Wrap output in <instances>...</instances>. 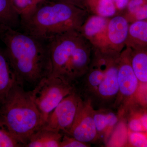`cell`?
I'll return each mask as SVG.
<instances>
[{"label": "cell", "instance_id": "6da1fadb", "mask_svg": "<svg viewBox=\"0 0 147 147\" xmlns=\"http://www.w3.org/2000/svg\"><path fill=\"white\" fill-rule=\"evenodd\" d=\"M0 37L21 84L36 86L51 75L52 63L47 42L9 28H0Z\"/></svg>", "mask_w": 147, "mask_h": 147}, {"label": "cell", "instance_id": "7a4b0ae2", "mask_svg": "<svg viewBox=\"0 0 147 147\" xmlns=\"http://www.w3.org/2000/svg\"><path fill=\"white\" fill-rule=\"evenodd\" d=\"M91 11L58 1L38 3L29 13L21 16L23 32L48 42L67 32L79 30Z\"/></svg>", "mask_w": 147, "mask_h": 147}, {"label": "cell", "instance_id": "3957f363", "mask_svg": "<svg viewBox=\"0 0 147 147\" xmlns=\"http://www.w3.org/2000/svg\"><path fill=\"white\" fill-rule=\"evenodd\" d=\"M47 43L52 63L50 75L72 84L86 75L93 46L79 30L60 35Z\"/></svg>", "mask_w": 147, "mask_h": 147}, {"label": "cell", "instance_id": "277c9868", "mask_svg": "<svg viewBox=\"0 0 147 147\" xmlns=\"http://www.w3.org/2000/svg\"><path fill=\"white\" fill-rule=\"evenodd\" d=\"M0 117L24 146L31 136L43 126L40 113L30 92L26 91L19 82L0 106Z\"/></svg>", "mask_w": 147, "mask_h": 147}, {"label": "cell", "instance_id": "5b68a950", "mask_svg": "<svg viewBox=\"0 0 147 147\" xmlns=\"http://www.w3.org/2000/svg\"><path fill=\"white\" fill-rule=\"evenodd\" d=\"M30 94L38 110L43 125L53 110L64 98L74 92L72 84L50 75L42 79Z\"/></svg>", "mask_w": 147, "mask_h": 147}, {"label": "cell", "instance_id": "8992f818", "mask_svg": "<svg viewBox=\"0 0 147 147\" xmlns=\"http://www.w3.org/2000/svg\"><path fill=\"white\" fill-rule=\"evenodd\" d=\"M131 51L130 48L125 47L121 53L119 61L117 96L120 101L123 102V112L136 106L135 96L139 85L131 66Z\"/></svg>", "mask_w": 147, "mask_h": 147}, {"label": "cell", "instance_id": "52a82bcc", "mask_svg": "<svg viewBox=\"0 0 147 147\" xmlns=\"http://www.w3.org/2000/svg\"><path fill=\"white\" fill-rule=\"evenodd\" d=\"M82 99L75 92L64 98L51 113L41 128L67 134L72 126Z\"/></svg>", "mask_w": 147, "mask_h": 147}, {"label": "cell", "instance_id": "ba28073f", "mask_svg": "<svg viewBox=\"0 0 147 147\" xmlns=\"http://www.w3.org/2000/svg\"><path fill=\"white\" fill-rule=\"evenodd\" d=\"M94 111L90 100L82 99L72 126L67 134L86 143L96 140L98 136L94 120Z\"/></svg>", "mask_w": 147, "mask_h": 147}, {"label": "cell", "instance_id": "9c48e42d", "mask_svg": "<svg viewBox=\"0 0 147 147\" xmlns=\"http://www.w3.org/2000/svg\"><path fill=\"white\" fill-rule=\"evenodd\" d=\"M110 19L97 14L90 15L79 32L94 47L103 52L107 49V30Z\"/></svg>", "mask_w": 147, "mask_h": 147}, {"label": "cell", "instance_id": "30bf717a", "mask_svg": "<svg viewBox=\"0 0 147 147\" xmlns=\"http://www.w3.org/2000/svg\"><path fill=\"white\" fill-rule=\"evenodd\" d=\"M129 25L121 16L110 19L107 30L106 52L120 54L126 46Z\"/></svg>", "mask_w": 147, "mask_h": 147}, {"label": "cell", "instance_id": "8fae6325", "mask_svg": "<svg viewBox=\"0 0 147 147\" xmlns=\"http://www.w3.org/2000/svg\"><path fill=\"white\" fill-rule=\"evenodd\" d=\"M120 55L112 57L108 61L104 70L103 80L95 92L101 99L108 100L118 94V73Z\"/></svg>", "mask_w": 147, "mask_h": 147}, {"label": "cell", "instance_id": "7c38bea8", "mask_svg": "<svg viewBox=\"0 0 147 147\" xmlns=\"http://www.w3.org/2000/svg\"><path fill=\"white\" fill-rule=\"evenodd\" d=\"M18 82L20 83L5 50L0 49V106Z\"/></svg>", "mask_w": 147, "mask_h": 147}, {"label": "cell", "instance_id": "4fadbf2b", "mask_svg": "<svg viewBox=\"0 0 147 147\" xmlns=\"http://www.w3.org/2000/svg\"><path fill=\"white\" fill-rule=\"evenodd\" d=\"M125 47L132 50L147 48V20L134 21L129 25Z\"/></svg>", "mask_w": 147, "mask_h": 147}, {"label": "cell", "instance_id": "5bb4252c", "mask_svg": "<svg viewBox=\"0 0 147 147\" xmlns=\"http://www.w3.org/2000/svg\"><path fill=\"white\" fill-rule=\"evenodd\" d=\"M63 135L61 132L40 129L31 136L25 147H60Z\"/></svg>", "mask_w": 147, "mask_h": 147}, {"label": "cell", "instance_id": "9a60e30c", "mask_svg": "<svg viewBox=\"0 0 147 147\" xmlns=\"http://www.w3.org/2000/svg\"><path fill=\"white\" fill-rule=\"evenodd\" d=\"M21 28V16L11 0H0V28Z\"/></svg>", "mask_w": 147, "mask_h": 147}, {"label": "cell", "instance_id": "2e32d148", "mask_svg": "<svg viewBox=\"0 0 147 147\" xmlns=\"http://www.w3.org/2000/svg\"><path fill=\"white\" fill-rule=\"evenodd\" d=\"M131 63L139 84L147 83V48L131 50Z\"/></svg>", "mask_w": 147, "mask_h": 147}, {"label": "cell", "instance_id": "e0dca14e", "mask_svg": "<svg viewBox=\"0 0 147 147\" xmlns=\"http://www.w3.org/2000/svg\"><path fill=\"white\" fill-rule=\"evenodd\" d=\"M117 124L110 136L107 146L109 147H123L128 145V128L124 121Z\"/></svg>", "mask_w": 147, "mask_h": 147}, {"label": "cell", "instance_id": "ac0fdd59", "mask_svg": "<svg viewBox=\"0 0 147 147\" xmlns=\"http://www.w3.org/2000/svg\"><path fill=\"white\" fill-rule=\"evenodd\" d=\"M24 146L16 139L0 117V147Z\"/></svg>", "mask_w": 147, "mask_h": 147}, {"label": "cell", "instance_id": "d6986e66", "mask_svg": "<svg viewBox=\"0 0 147 147\" xmlns=\"http://www.w3.org/2000/svg\"><path fill=\"white\" fill-rule=\"evenodd\" d=\"M116 9L113 0H96L92 11H95L99 16L108 18L115 13Z\"/></svg>", "mask_w": 147, "mask_h": 147}, {"label": "cell", "instance_id": "ffe728a7", "mask_svg": "<svg viewBox=\"0 0 147 147\" xmlns=\"http://www.w3.org/2000/svg\"><path fill=\"white\" fill-rule=\"evenodd\" d=\"M129 110L130 114L127 124L129 130L133 131H145L141 119V110H137L134 106Z\"/></svg>", "mask_w": 147, "mask_h": 147}, {"label": "cell", "instance_id": "44dd1931", "mask_svg": "<svg viewBox=\"0 0 147 147\" xmlns=\"http://www.w3.org/2000/svg\"><path fill=\"white\" fill-rule=\"evenodd\" d=\"M128 145L131 147H147V131H133L128 129Z\"/></svg>", "mask_w": 147, "mask_h": 147}, {"label": "cell", "instance_id": "7402d4cb", "mask_svg": "<svg viewBox=\"0 0 147 147\" xmlns=\"http://www.w3.org/2000/svg\"><path fill=\"white\" fill-rule=\"evenodd\" d=\"M94 120L98 137H104L108 124L107 113L94 110Z\"/></svg>", "mask_w": 147, "mask_h": 147}, {"label": "cell", "instance_id": "603a6c76", "mask_svg": "<svg viewBox=\"0 0 147 147\" xmlns=\"http://www.w3.org/2000/svg\"><path fill=\"white\" fill-rule=\"evenodd\" d=\"M14 7L20 16L29 13L34 7L32 0H11Z\"/></svg>", "mask_w": 147, "mask_h": 147}, {"label": "cell", "instance_id": "cb8c5ba5", "mask_svg": "<svg viewBox=\"0 0 147 147\" xmlns=\"http://www.w3.org/2000/svg\"><path fill=\"white\" fill-rule=\"evenodd\" d=\"M136 105L147 109V83L139 84L135 98Z\"/></svg>", "mask_w": 147, "mask_h": 147}, {"label": "cell", "instance_id": "d4e9b609", "mask_svg": "<svg viewBox=\"0 0 147 147\" xmlns=\"http://www.w3.org/2000/svg\"><path fill=\"white\" fill-rule=\"evenodd\" d=\"M89 146L87 143L81 142L68 135H63L60 147H87Z\"/></svg>", "mask_w": 147, "mask_h": 147}, {"label": "cell", "instance_id": "484cf974", "mask_svg": "<svg viewBox=\"0 0 147 147\" xmlns=\"http://www.w3.org/2000/svg\"><path fill=\"white\" fill-rule=\"evenodd\" d=\"M107 113L108 119V124L106 132L104 136V139L107 141L110 138V135L114 130L117 124L118 123L119 119L117 116L114 113L109 112Z\"/></svg>", "mask_w": 147, "mask_h": 147}, {"label": "cell", "instance_id": "4316f807", "mask_svg": "<svg viewBox=\"0 0 147 147\" xmlns=\"http://www.w3.org/2000/svg\"><path fill=\"white\" fill-rule=\"evenodd\" d=\"M146 2V0H129L127 7L130 16H132L141 6Z\"/></svg>", "mask_w": 147, "mask_h": 147}, {"label": "cell", "instance_id": "83f0119b", "mask_svg": "<svg viewBox=\"0 0 147 147\" xmlns=\"http://www.w3.org/2000/svg\"><path fill=\"white\" fill-rule=\"evenodd\" d=\"M131 17L134 20L133 22L147 20V2L141 6Z\"/></svg>", "mask_w": 147, "mask_h": 147}, {"label": "cell", "instance_id": "f1b7e54d", "mask_svg": "<svg viewBox=\"0 0 147 147\" xmlns=\"http://www.w3.org/2000/svg\"><path fill=\"white\" fill-rule=\"evenodd\" d=\"M55 1L67 3L75 6L78 7L80 8L88 9L91 11L89 5L88 0H55Z\"/></svg>", "mask_w": 147, "mask_h": 147}, {"label": "cell", "instance_id": "f546056e", "mask_svg": "<svg viewBox=\"0 0 147 147\" xmlns=\"http://www.w3.org/2000/svg\"><path fill=\"white\" fill-rule=\"evenodd\" d=\"M141 119L145 131H147V109L141 110Z\"/></svg>", "mask_w": 147, "mask_h": 147}, {"label": "cell", "instance_id": "4dcf8cb0", "mask_svg": "<svg viewBox=\"0 0 147 147\" xmlns=\"http://www.w3.org/2000/svg\"><path fill=\"white\" fill-rule=\"evenodd\" d=\"M129 0H116L115 1L116 8L119 9H123L128 5Z\"/></svg>", "mask_w": 147, "mask_h": 147}, {"label": "cell", "instance_id": "1f68e13d", "mask_svg": "<svg viewBox=\"0 0 147 147\" xmlns=\"http://www.w3.org/2000/svg\"><path fill=\"white\" fill-rule=\"evenodd\" d=\"M96 1V0H88L89 5L91 11H92L93 8Z\"/></svg>", "mask_w": 147, "mask_h": 147}, {"label": "cell", "instance_id": "d6a6232c", "mask_svg": "<svg viewBox=\"0 0 147 147\" xmlns=\"http://www.w3.org/2000/svg\"><path fill=\"white\" fill-rule=\"evenodd\" d=\"M43 1V0H32V1L34 7L36 6L37 4L40 2L42 1Z\"/></svg>", "mask_w": 147, "mask_h": 147}, {"label": "cell", "instance_id": "836d02e7", "mask_svg": "<svg viewBox=\"0 0 147 147\" xmlns=\"http://www.w3.org/2000/svg\"><path fill=\"white\" fill-rule=\"evenodd\" d=\"M113 1H114V2H115V1H116V0H113Z\"/></svg>", "mask_w": 147, "mask_h": 147}, {"label": "cell", "instance_id": "e575fe53", "mask_svg": "<svg viewBox=\"0 0 147 147\" xmlns=\"http://www.w3.org/2000/svg\"><path fill=\"white\" fill-rule=\"evenodd\" d=\"M146 1H147V0H146Z\"/></svg>", "mask_w": 147, "mask_h": 147}]
</instances>
